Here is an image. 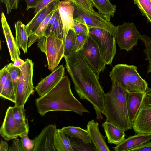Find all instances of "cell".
Segmentation results:
<instances>
[{
  "instance_id": "cell-1",
  "label": "cell",
  "mask_w": 151,
  "mask_h": 151,
  "mask_svg": "<svg viewBox=\"0 0 151 151\" xmlns=\"http://www.w3.org/2000/svg\"><path fill=\"white\" fill-rule=\"evenodd\" d=\"M64 58L67 70L80 98L89 101L95 110L97 119H102L106 93L99 78L78 51Z\"/></svg>"
},
{
  "instance_id": "cell-2",
  "label": "cell",
  "mask_w": 151,
  "mask_h": 151,
  "mask_svg": "<svg viewBox=\"0 0 151 151\" xmlns=\"http://www.w3.org/2000/svg\"><path fill=\"white\" fill-rule=\"evenodd\" d=\"M38 113L42 116L54 111L73 112L81 116L89 113L74 96L67 76H64L58 84L44 95L35 100Z\"/></svg>"
},
{
  "instance_id": "cell-3",
  "label": "cell",
  "mask_w": 151,
  "mask_h": 151,
  "mask_svg": "<svg viewBox=\"0 0 151 151\" xmlns=\"http://www.w3.org/2000/svg\"><path fill=\"white\" fill-rule=\"evenodd\" d=\"M109 91L105 93L104 107L101 112L108 121L124 132L132 128L128 116L127 92L118 83L112 81Z\"/></svg>"
},
{
  "instance_id": "cell-4",
  "label": "cell",
  "mask_w": 151,
  "mask_h": 151,
  "mask_svg": "<svg viewBox=\"0 0 151 151\" xmlns=\"http://www.w3.org/2000/svg\"><path fill=\"white\" fill-rule=\"evenodd\" d=\"M109 76L112 81L116 82L127 92L145 93L148 88L147 82L134 65L117 64L110 72Z\"/></svg>"
},
{
  "instance_id": "cell-5",
  "label": "cell",
  "mask_w": 151,
  "mask_h": 151,
  "mask_svg": "<svg viewBox=\"0 0 151 151\" xmlns=\"http://www.w3.org/2000/svg\"><path fill=\"white\" fill-rule=\"evenodd\" d=\"M37 41V47L46 55L49 70L53 71L64 57L63 40L52 32L47 36L40 37Z\"/></svg>"
},
{
  "instance_id": "cell-6",
  "label": "cell",
  "mask_w": 151,
  "mask_h": 151,
  "mask_svg": "<svg viewBox=\"0 0 151 151\" xmlns=\"http://www.w3.org/2000/svg\"><path fill=\"white\" fill-rule=\"evenodd\" d=\"M73 4L74 16L81 19L89 28H97L105 30L116 37V26L110 22L111 17L104 15L93 10L86 9L75 0H70Z\"/></svg>"
},
{
  "instance_id": "cell-7",
  "label": "cell",
  "mask_w": 151,
  "mask_h": 151,
  "mask_svg": "<svg viewBox=\"0 0 151 151\" xmlns=\"http://www.w3.org/2000/svg\"><path fill=\"white\" fill-rule=\"evenodd\" d=\"M89 35L96 43L106 64L111 65L116 52L115 37L108 32L97 28H89Z\"/></svg>"
},
{
  "instance_id": "cell-8",
  "label": "cell",
  "mask_w": 151,
  "mask_h": 151,
  "mask_svg": "<svg viewBox=\"0 0 151 151\" xmlns=\"http://www.w3.org/2000/svg\"><path fill=\"white\" fill-rule=\"evenodd\" d=\"M24 64L19 68L21 75L16 94L15 105L24 106L29 96L34 92L33 83L34 63L29 58L27 59Z\"/></svg>"
},
{
  "instance_id": "cell-9",
  "label": "cell",
  "mask_w": 151,
  "mask_h": 151,
  "mask_svg": "<svg viewBox=\"0 0 151 151\" xmlns=\"http://www.w3.org/2000/svg\"><path fill=\"white\" fill-rule=\"evenodd\" d=\"M78 51L99 78L100 73L104 70L106 64L101 56L96 43L89 35L82 48Z\"/></svg>"
},
{
  "instance_id": "cell-10",
  "label": "cell",
  "mask_w": 151,
  "mask_h": 151,
  "mask_svg": "<svg viewBox=\"0 0 151 151\" xmlns=\"http://www.w3.org/2000/svg\"><path fill=\"white\" fill-rule=\"evenodd\" d=\"M29 131L28 119L24 122L17 121L13 117L12 107H9L0 129L1 136L6 140L9 141L24 134H28Z\"/></svg>"
},
{
  "instance_id": "cell-11",
  "label": "cell",
  "mask_w": 151,
  "mask_h": 151,
  "mask_svg": "<svg viewBox=\"0 0 151 151\" xmlns=\"http://www.w3.org/2000/svg\"><path fill=\"white\" fill-rule=\"evenodd\" d=\"M132 128L136 133L151 134V88L145 93Z\"/></svg>"
},
{
  "instance_id": "cell-12",
  "label": "cell",
  "mask_w": 151,
  "mask_h": 151,
  "mask_svg": "<svg viewBox=\"0 0 151 151\" xmlns=\"http://www.w3.org/2000/svg\"><path fill=\"white\" fill-rule=\"evenodd\" d=\"M140 35L133 23H124L116 26V43L121 49L129 51L137 45Z\"/></svg>"
},
{
  "instance_id": "cell-13",
  "label": "cell",
  "mask_w": 151,
  "mask_h": 151,
  "mask_svg": "<svg viewBox=\"0 0 151 151\" xmlns=\"http://www.w3.org/2000/svg\"><path fill=\"white\" fill-rule=\"evenodd\" d=\"M58 129L55 124L45 127L34 139L32 151H57L55 146V138Z\"/></svg>"
},
{
  "instance_id": "cell-14",
  "label": "cell",
  "mask_w": 151,
  "mask_h": 151,
  "mask_svg": "<svg viewBox=\"0 0 151 151\" xmlns=\"http://www.w3.org/2000/svg\"><path fill=\"white\" fill-rule=\"evenodd\" d=\"M64 73L65 68L63 65H61L42 79L35 88L39 96L44 95L55 87L64 76Z\"/></svg>"
},
{
  "instance_id": "cell-15",
  "label": "cell",
  "mask_w": 151,
  "mask_h": 151,
  "mask_svg": "<svg viewBox=\"0 0 151 151\" xmlns=\"http://www.w3.org/2000/svg\"><path fill=\"white\" fill-rule=\"evenodd\" d=\"M58 7L63 27L64 42L69 30L73 24L74 6L71 1L63 0L58 2Z\"/></svg>"
},
{
  "instance_id": "cell-16",
  "label": "cell",
  "mask_w": 151,
  "mask_h": 151,
  "mask_svg": "<svg viewBox=\"0 0 151 151\" xmlns=\"http://www.w3.org/2000/svg\"><path fill=\"white\" fill-rule=\"evenodd\" d=\"M1 22L11 60L14 62L19 58L20 52L3 12L1 14Z\"/></svg>"
},
{
  "instance_id": "cell-17",
  "label": "cell",
  "mask_w": 151,
  "mask_h": 151,
  "mask_svg": "<svg viewBox=\"0 0 151 151\" xmlns=\"http://www.w3.org/2000/svg\"><path fill=\"white\" fill-rule=\"evenodd\" d=\"M51 2L40 10L26 25L27 34L29 37L34 35L40 25L47 15L58 6V3Z\"/></svg>"
},
{
  "instance_id": "cell-18",
  "label": "cell",
  "mask_w": 151,
  "mask_h": 151,
  "mask_svg": "<svg viewBox=\"0 0 151 151\" xmlns=\"http://www.w3.org/2000/svg\"><path fill=\"white\" fill-rule=\"evenodd\" d=\"M87 130L88 131L96 150L97 151H109V148L105 140V137L100 133L98 123L92 119L89 121L87 124Z\"/></svg>"
},
{
  "instance_id": "cell-19",
  "label": "cell",
  "mask_w": 151,
  "mask_h": 151,
  "mask_svg": "<svg viewBox=\"0 0 151 151\" xmlns=\"http://www.w3.org/2000/svg\"><path fill=\"white\" fill-rule=\"evenodd\" d=\"M151 140V134L137 133L125 139L115 147V151H129L139 147Z\"/></svg>"
},
{
  "instance_id": "cell-20",
  "label": "cell",
  "mask_w": 151,
  "mask_h": 151,
  "mask_svg": "<svg viewBox=\"0 0 151 151\" xmlns=\"http://www.w3.org/2000/svg\"><path fill=\"white\" fill-rule=\"evenodd\" d=\"M145 93L127 92L126 103L129 120L132 125L136 118Z\"/></svg>"
},
{
  "instance_id": "cell-21",
  "label": "cell",
  "mask_w": 151,
  "mask_h": 151,
  "mask_svg": "<svg viewBox=\"0 0 151 151\" xmlns=\"http://www.w3.org/2000/svg\"><path fill=\"white\" fill-rule=\"evenodd\" d=\"M102 125L108 143L117 145L125 139V132L113 124L106 121Z\"/></svg>"
},
{
  "instance_id": "cell-22",
  "label": "cell",
  "mask_w": 151,
  "mask_h": 151,
  "mask_svg": "<svg viewBox=\"0 0 151 151\" xmlns=\"http://www.w3.org/2000/svg\"><path fill=\"white\" fill-rule=\"evenodd\" d=\"M15 40L19 48H21L25 54L27 52L29 37L25 25L20 21L15 24Z\"/></svg>"
},
{
  "instance_id": "cell-23",
  "label": "cell",
  "mask_w": 151,
  "mask_h": 151,
  "mask_svg": "<svg viewBox=\"0 0 151 151\" xmlns=\"http://www.w3.org/2000/svg\"><path fill=\"white\" fill-rule=\"evenodd\" d=\"M61 130L67 135L71 137L76 138L85 144L92 143L89 133L87 129L78 127L68 126L63 127Z\"/></svg>"
},
{
  "instance_id": "cell-24",
  "label": "cell",
  "mask_w": 151,
  "mask_h": 151,
  "mask_svg": "<svg viewBox=\"0 0 151 151\" xmlns=\"http://www.w3.org/2000/svg\"><path fill=\"white\" fill-rule=\"evenodd\" d=\"M57 151H74L71 140L61 129H58L55 138Z\"/></svg>"
},
{
  "instance_id": "cell-25",
  "label": "cell",
  "mask_w": 151,
  "mask_h": 151,
  "mask_svg": "<svg viewBox=\"0 0 151 151\" xmlns=\"http://www.w3.org/2000/svg\"><path fill=\"white\" fill-rule=\"evenodd\" d=\"M93 7L98 12L104 15L113 17L116 12V5L111 4L109 0H90Z\"/></svg>"
},
{
  "instance_id": "cell-26",
  "label": "cell",
  "mask_w": 151,
  "mask_h": 151,
  "mask_svg": "<svg viewBox=\"0 0 151 151\" xmlns=\"http://www.w3.org/2000/svg\"><path fill=\"white\" fill-rule=\"evenodd\" d=\"M64 57L78 51L76 33L72 28L68 31L64 42Z\"/></svg>"
},
{
  "instance_id": "cell-27",
  "label": "cell",
  "mask_w": 151,
  "mask_h": 151,
  "mask_svg": "<svg viewBox=\"0 0 151 151\" xmlns=\"http://www.w3.org/2000/svg\"><path fill=\"white\" fill-rule=\"evenodd\" d=\"M58 7V6H57ZM55 9L52 10L42 22L38 28L35 33L29 37L28 47L31 46L40 37L45 35V32L49 22L53 14Z\"/></svg>"
},
{
  "instance_id": "cell-28",
  "label": "cell",
  "mask_w": 151,
  "mask_h": 151,
  "mask_svg": "<svg viewBox=\"0 0 151 151\" xmlns=\"http://www.w3.org/2000/svg\"><path fill=\"white\" fill-rule=\"evenodd\" d=\"M0 96L2 98L8 100L14 103L16 102V95L11 76L9 72L7 79L2 91L0 93Z\"/></svg>"
},
{
  "instance_id": "cell-29",
  "label": "cell",
  "mask_w": 151,
  "mask_h": 151,
  "mask_svg": "<svg viewBox=\"0 0 151 151\" xmlns=\"http://www.w3.org/2000/svg\"><path fill=\"white\" fill-rule=\"evenodd\" d=\"M6 67L10 76L14 91L16 96L18 83L21 75L20 69L19 68L14 66L12 63L7 65Z\"/></svg>"
},
{
  "instance_id": "cell-30",
  "label": "cell",
  "mask_w": 151,
  "mask_h": 151,
  "mask_svg": "<svg viewBox=\"0 0 151 151\" xmlns=\"http://www.w3.org/2000/svg\"><path fill=\"white\" fill-rule=\"evenodd\" d=\"M137 4L142 15L145 16L151 24V3L149 0H133Z\"/></svg>"
},
{
  "instance_id": "cell-31",
  "label": "cell",
  "mask_w": 151,
  "mask_h": 151,
  "mask_svg": "<svg viewBox=\"0 0 151 151\" xmlns=\"http://www.w3.org/2000/svg\"><path fill=\"white\" fill-rule=\"evenodd\" d=\"M139 39L143 42L145 47L144 52L146 55L145 60L149 62L147 73H151V38L147 35L140 34Z\"/></svg>"
},
{
  "instance_id": "cell-32",
  "label": "cell",
  "mask_w": 151,
  "mask_h": 151,
  "mask_svg": "<svg viewBox=\"0 0 151 151\" xmlns=\"http://www.w3.org/2000/svg\"><path fill=\"white\" fill-rule=\"evenodd\" d=\"M76 33L89 34V28L87 24L80 18L76 17L73 19V23L72 27Z\"/></svg>"
},
{
  "instance_id": "cell-33",
  "label": "cell",
  "mask_w": 151,
  "mask_h": 151,
  "mask_svg": "<svg viewBox=\"0 0 151 151\" xmlns=\"http://www.w3.org/2000/svg\"><path fill=\"white\" fill-rule=\"evenodd\" d=\"M13 116L14 119L20 122L26 121L27 119L26 117L25 110L24 106L14 105L12 107Z\"/></svg>"
},
{
  "instance_id": "cell-34",
  "label": "cell",
  "mask_w": 151,
  "mask_h": 151,
  "mask_svg": "<svg viewBox=\"0 0 151 151\" xmlns=\"http://www.w3.org/2000/svg\"><path fill=\"white\" fill-rule=\"evenodd\" d=\"M52 32H54L59 38L63 40V27L60 14L53 25Z\"/></svg>"
},
{
  "instance_id": "cell-35",
  "label": "cell",
  "mask_w": 151,
  "mask_h": 151,
  "mask_svg": "<svg viewBox=\"0 0 151 151\" xmlns=\"http://www.w3.org/2000/svg\"><path fill=\"white\" fill-rule=\"evenodd\" d=\"M19 137L26 151H32L34 146V139L32 140L29 138L28 133L24 134Z\"/></svg>"
},
{
  "instance_id": "cell-36",
  "label": "cell",
  "mask_w": 151,
  "mask_h": 151,
  "mask_svg": "<svg viewBox=\"0 0 151 151\" xmlns=\"http://www.w3.org/2000/svg\"><path fill=\"white\" fill-rule=\"evenodd\" d=\"M5 5L7 13L9 14L13 9H17L18 7L19 0H0Z\"/></svg>"
},
{
  "instance_id": "cell-37",
  "label": "cell",
  "mask_w": 151,
  "mask_h": 151,
  "mask_svg": "<svg viewBox=\"0 0 151 151\" xmlns=\"http://www.w3.org/2000/svg\"><path fill=\"white\" fill-rule=\"evenodd\" d=\"M8 151H26L20 139L16 138L14 139L11 145L9 147Z\"/></svg>"
},
{
  "instance_id": "cell-38",
  "label": "cell",
  "mask_w": 151,
  "mask_h": 151,
  "mask_svg": "<svg viewBox=\"0 0 151 151\" xmlns=\"http://www.w3.org/2000/svg\"><path fill=\"white\" fill-rule=\"evenodd\" d=\"M59 15V11L57 7L55 9V12L50 19L45 35L47 36L52 32L53 25Z\"/></svg>"
},
{
  "instance_id": "cell-39",
  "label": "cell",
  "mask_w": 151,
  "mask_h": 151,
  "mask_svg": "<svg viewBox=\"0 0 151 151\" xmlns=\"http://www.w3.org/2000/svg\"><path fill=\"white\" fill-rule=\"evenodd\" d=\"M8 72L6 69V66L0 70V93L3 88L4 84L8 76Z\"/></svg>"
},
{
  "instance_id": "cell-40",
  "label": "cell",
  "mask_w": 151,
  "mask_h": 151,
  "mask_svg": "<svg viewBox=\"0 0 151 151\" xmlns=\"http://www.w3.org/2000/svg\"><path fill=\"white\" fill-rule=\"evenodd\" d=\"M88 35L83 33H76L78 51L82 48Z\"/></svg>"
},
{
  "instance_id": "cell-41",
  "label": "cell",
  "mask_w": 151,
  "mask_h": 151,
  "mask_svg": "<svg viewBox=\"0 0 151 151\" xmlns=\"http://www.w3.org/2000/svg\"><path fill=\"white\" fill-rule=\"evenodd\" d=\"M61 0H40L35 8L34 12L36 14L50 3L53 2L58 3Z\"/></svg>"
},
{
  "instance_id": "cell-42",
  "label": "cell",
  "mask_w": 151,
  "mask_h": 151,
  "mask_svg": "<svg viewBox=\"0 0 151 151\" xmlns=\"http://www.w3.org/2000/svg\"><path fill=\"white\" fill-rule=\"evenodd\" d=\"M84 8L91 11L94 10L93 6L90 0H75Z\"/></svg>"
},
{
  "instance_id": "cell-43",
  "label": "cell",
  "mask_w": 151,
  "mask_h": 151,
  "mask_svg": "<svg viewBox=\"0 0 151 151\" xmlns=\"http://www.w3.org/2000/svg\"><path fill=\"white\" fill-rule=\"evenodd\" d=\"M130 151H151V142H146L139 147L132 149Z\"/></svg>"
},
{
  "instance_id": "cell-44",
  "label": "cell",
  "mask_w": 151,
  "mask_h": 151,
  "mask_svg": "<svg viewBox=\"0 0 151 151\" xmlns=\"http://www.w3.org/2000/svg\"><path fill=\"white\" fill-rule=\"evenodd\" d=\"M24 0L27 4L26 10L31 8H35L40 0Z\"/></svg>"
},
{
  "instance_id": "cell-45",
  "label": "cell",
  "mask_w": 151,
  "mask_h": 151,
  "mask_svg": "<svg viewBox=\"0 0 151 151\" xmlns=\"http://www.w3.org/2000/svg\"><path fill=\"white\" fill-rule=\"evenodd\" d=\"M9 147L7 142L1 140L0 143V151H8Z\"/></svg>"
},
{
  "instance_id": "cell-46",
  "label": "cell",
  "mask_w": 151,
  "mask_h": 151,
  "mask_svg": "<svg viewBox=\"0 0 151 151\" xmlns=\"http://www.w3.org/2000/svg\"><path fill=\"white\" fill-rule=\"evenodd\" d=\"M25 63V61L19 58L13 63V64L15 67H19L23 65Z\"/></svg>"
},
{
  "instance_id": "cell-47",
  "label": "cell",
  "mask_w": 151,
  "mask_h": 151,
  "mask_svg": "<svg viewBox=\"0 0 151 151\" xmlns=\"http://www.w3.org/2000/svg\"><path fill=\"white\" fill-rule=\"evenodd\" d=\"M149 1H150V2H151V0H149Z\"/></svg>"
}]
</instances>
